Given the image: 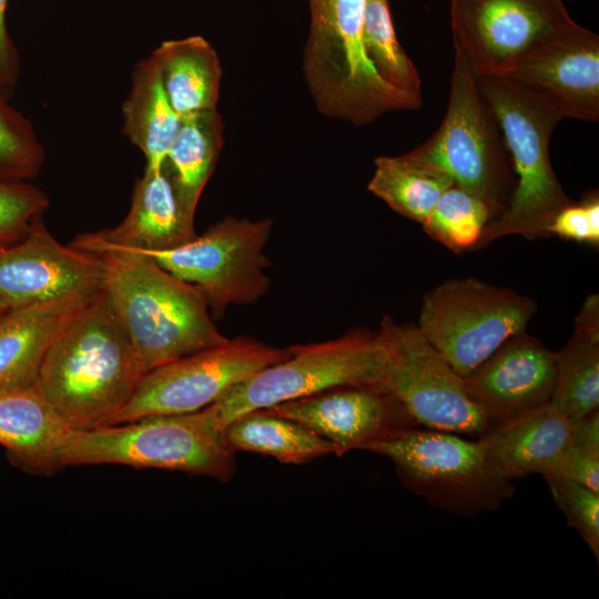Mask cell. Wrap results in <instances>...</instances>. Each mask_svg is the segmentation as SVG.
<instances>
[{"label": "cell", "mask_w": 599, "mask_h": 599, "mask_svg": "<svg viewBox=\"0 0 599 599\" xmlns=\"http://www.w3.org/2000/svg\"><path fill=\"white\" fill-rule=\"evenodd\" d=\"M556 356L522 332L464 377L467 392L494 425L550 400Z\"/></svg>", "instance_id": "obj_17"}, {"label": "cell", "mask_w": 599, "mask_h": 599, "mask_svg": "<svg viewBox=\"0 0 599 599\" xmlns=\"http://www.w3.org/2000/svg\"><path fill=\"white\" fill-rule=\"evenodd\" d=\"M12 306L2 297H0V315L10 309Z\"/></svg>", "instance_id": "obj_37"}, {"label": "cell", "mask_w": 599, "mask_h": 599, "mask_svg": "<svg viewBox=\"0 0 599 599\" xmlns=\"http://www.w3.org/2000/svg\"><path fill=\"white\" fill-rule=\"evenodd\" d=\"M69 430L35 382L0 386V445L22 467L58 470V453Z\"/></svg>", "instance_id": "obj_20"}, {"label": "cell", "mask_w": 599, "mask_h": 599, "mask_svg": "<svg viewBox=\"0 0 599 599\" xmlns=\"http://www.w3.org/2000/svg\"><path fill=\"white\" fill-rule=\"evenodd\" d=\"M288 354V348L238 336L180 357L145 373L111 425L201 410L234 385Z\"/></svg>", "instance_id": "obj_11"}, {"label": "cell", "mask_w": 599, "mask_h": 599, "mask_svg": "<svg viewBox=\"0 0 599 599\" xmlns=\"http://www.w3.org/2000/svg\"><path fill=\"white\" fill-rule=\"evenodd\" d=\"M453 185V179L445 172L407 152L376 158L367 187L396 213L423 224L441 194Z\"/></svg>", "instance_id": "obj_26"}, {"label": "cell", "mask_w": 599, "mask_h": 599, "mask_svg": "<svg viewBox=\"0 0 599 599\" xmlns=\"http://www.w3.org/2000/svg\"><path fill=\"white\" fill-rule=\"evenodd\" d=\"M287 348L285 359L234 385L206 407L222 429L246 413L329 388H384L389 348L379 331L352 329L337 338Z\"/></svg>", "instance_id": "obj_7"}, {"label": "cell", "mask_w": 599, "mask_h": 599, "mask_svg": "<svg viewBox=\"0 0 599 599\" xmlns=\"http://www.w3.org/2000/svg\"><path fill=\"white\" fill-rule=\"evenodd\" d=\"M263 409L311 429L327 440L337 456L369 450L417 426L390 392L373 386H338Z\"/></svg>", "instance_id": "obj_15"}, {"label": "cell", "mask_w": 599, "mask_h": 599, "mask_svg": "<svg viewBox=\"0 0 599 599\" xmlns=\"http://www.w3.org/2000/svg\"><path fill=\"white\" fill-rule=\"evenodd\" d=\"M368 451L389 458L408 489L454 515L496 510L515 493L512 483L495 469L477 439L415 426Z\"/></svg>", "instance_id": "obj_8"}, {"label": "cell", "mask_w": 599, "mask_h": 599, "mask_svg": "<svg viewBox=\"0 0 599 599\" xmlns=\"http://www.w3.org/2000/svg\"><path fill=\"white\" fill-rule=\"evenodd\" d=\"M235 451L205 407L187 414L156 415L93 429H70L57 469L122 465L183 471L227 481L235 471Z\"/></svg>", "instance_id": "obj_4"}, {"label": "cell", "mask_w": 599, "mask_h": 599, "mask_svg": "<svg viewBox=\"0 0 599 599\" xmlns=\"http://www.w3.org/2000/svg\"><path fill=\"white\" fill-rule=\"evenodd\" d=\"M535 302L476 278L446 281L423 300L417 327L463 377L525 332Z\"/></svg>", "instance_id": "obj_9"}, {"label": "cell", "mask_w": 599, "mask_h": 599, "mask_svg": "<svg viewBox=\"0 0 599 599\" xmlns=\"http://www.w3.org/2000/svg\"><path fill=\"white\" fill-rule=\"evenodd\" d=\"M143 370L103 290L80 306L49 346L35 383L73 430L111 425Z\"/></svg>", "instance_id": "obj_1"}, {"label": "cell", "mask_w": 599, "mask_h": 599, "mask_svg": "<svg viewBox=\"0 0 599 599\" xmlns=\"http://www.w3.org/2000/svg\"><path fill=\"white\" fill-rule=\"evenodd\" d=\"M8 0H0V92L9 97L20 78L18 50L6 24Z\"/></svg>", "instance_id": "obj_35"}, {"label": "cell", "mask_w": 599, "mask_h": 599, "mask_svg": "<svg viewBox=\"0 0 599 599\" xmlns=\"http://www.w3.org/2000/svg\"><path fill=\"white\" fill-rule=\"evenodd\" d=\"M551 495L571 526L599 559V493L562 477H544Z\"/></svg>", "instance_id": "obj_32"}, {"label": "cell", "mask_w": 599, "mask_h": 599, "mask_svg": "<svg viewBox=\"0 0 599 599\" xmlns=\"http://www.w3.org/2000/svg\"><path fill=\"white\" fill-rule=\"evenodd\" d=\"M454 50L445 116L434 134L408 153L486 203L494 219L507 207L516 185L511 156L476 74L463 51Z\"/></svg>", "instance_id": "obj_6"}, {"label": "cell", "mask_w": 599, "mask_h": 599, "mask_svg": "<svg viewBox=\"0 0 599 599\" xmlns=\"http://www.w3.org/2000/svg\"><path fill=\"white\" fill-rule=\"evenodd\" d=\"M509 150L516 185L507 207L491 219L477 247L507 235H547L554 217L571 200L554 171L549 143L564 119L551 102L509 75L477 77Z\"/></svg>", "instance_id": "obj_3"}, {"label": "cell", "mask_w": 599, "mask_h": 599, "mask_svg": "<svg viewBox=\"0 0 599 599\" xmlns=\"http://www.w3.org/2000/svg\"><path fill=\"white\" fill-rule=\"evenodd\" d=\"M122 116L123 133L143 153L145 169L160 170L182 120L166 97L153 52L142 59L132 72Z\"/></svg>", "instance_id": "obj_23"}, {"label": "cell", "mask_w": 599, "mask_h": 599, "mask_svg": "<svg viewBox=\"0 0 599 599\" xmlns=\"http://www.w3.org/2000/svg\"><path fill=\"white\" fill-rule=\"evenodd\" d=\"M571 420L549 402L495 423L477 440L506 479L552 475L571 445Z\"/></svg>", "instance_id": "obj_19"}, {"label": "cell", "mask_w": 599, "mask_h": 599, "mask_svg": "<svg viewBox=\"0 0 599 599\" xmlns=\"http://www.w3.org/2000/svg\"><path fill=\"white\" fill-rule=\"evenodd\" d=\"M570 420L572 444L599 454V410Z\"/></svg>", "instance_id": "obj_36"}, {"label": "cell", "mask_w": 599, "mask_h": 599, "mask_svg": "<svg viewBox=\"0 0 599 599\" xmlns=\"http://www.w3.org/2000/svg\"><path fill=\"white\" fill-rule=\"evenodd\" d=\"M232 450L252 451L285 464H303L334 454L333 446L292 419L257 409L230 422L223 429Z\"/></svg>", "instance_id": "obj_25"}, {"label": "cell", "mask_w": 599, "mask_h": 599, "mask_svg": "<svg viewBox=\"0 0 599 599\" xmlns=\"http://www.w3.org/2000/svg\"><path fill=\"white\" fill-rule=\"evenodd\" d=\"M102 284L99 255L61 244L41 217L20 241L0 245V297L12 307L91 297Z\"/></svg>", "instance_id": "obj_14"}, {"label": "cell", "mask_w": 599, "mask_h": 599, "mask_svg": "<svg viewBox=\"0 0 599 599\" xmlns=\"http://www.w3.org/2000/svg\"><path fill=\"white\" fill-rule=\"evenodd\" d=\"M222 146L223 120L217 110L182 119L166 153L164 166L182 205L192 215H195Z\"/></svg>", "instance_id": "obj_24"}, {"label": "cell", "mask_w": 599, "mask_h": 599, "mask_svg": "<svg viewBox=\"0 0 599 599\" xmlns=\"http://www.w3.org/2000/svg\"><path fill=\"white\" fill-rule=\"evenodd\" d=\"M166 97L179 118L217 110L222 68L201 35L163 41L154 51Z\"/></svg>", "instance_id": "obj_22"}, {"label": "cell", "mask_w": 599, "mask_h": 599, "mask_svg": "<svg viewBox=\"0 0 599 599\" xmlns=\"http://www.w3.org/2000/svg\"><path fill=\"white\" fill-rule=\"evenodd\" d=\"M598 245L599 243V199L588 194L580 203H570L551 221L547 235Z\"/></svg>", "instance_id": "obj_33"}, {"label": "cell", "mask_w": 599, "mask_h": 599, "mask_svg": "<svg viewBox=\"0 0 599 599\" xmlns=\"http://www.w3.org/2000/svg\"><path fill=\"white\" fill-rule=\"evenodd\" d=\"M100 257L110 304L128 335L143 374L224 343L206 297L150 256L108 250Z\"/></svg>", "instance_id": "obj_2"}, {"label": "cell", "mask_w": 599, "mask_h": 599, "mask_svg": "<svg viewBox=\"0 0 599 599\" xmlns=\"http://www.w3.org/2000/svg\"><path fill=\"white\" fill-rule=\"evenodd\" d=\"M389 359L384 388L417 426L479 438L493 423L469 396L465 379L423 335L417 325L380 323Z\"/></svg>", "instance_id": "obj_12"}, {"label": "cell", "mask_w": 599, "mask_h": 599, "mask_svg": "<svg viewBox=\"0 0 599 599\" xmlns=\"http://www.w3.org/2000/svg\"><path fill=\"white\" fill-rule=\"evenodd\" d=\"M507 75L556 105L564 119L599 121V37L577 22L525 55Z\"/></svg>", "instance_id": "obj_16"}, {"label": "cell", "mask_w": 599, "mask_h": 599, "mask_svg": "<svg viewBox=\"0 0 599 599\" xmlns=\"http://www.w3.org/2000/svg\"><path fill=\"white\" fill-rule=\"evenodd\" d=\"M491 219L486 203L453 185L441 194L422 225L430 237L460 252L477 246Z\"/></svg>", "instance_id": "obj_29"}, {"label": "cell", "mask_w": 599, "mask_h": 599, "mask_svg": "<svg viewBox=\"0 0 599 599\" xmlns=\"http://www.w3.org/2000/svg\"><path fill=\"white\" fill-rule=\"evenodd\" d=\"M197 236L194 215L182 205L164 164L144 169L128 214L116 226L78 235L70 244L98 253L108 250L164 251Z\"/></svg>", "instance_id": "obj_18"}, {"label": "cell", "mask_w": 599, "mask_h": 599, "mask_svg": "<svg viewBox=\"0 0 599 599\" xmlns=\"http://www.w3.org/2000/svg\"><path fill=\"white\" fill-rule=\"evenodd\" d=\"M550 476L569 479L599 493V454L578 447L571 441L558 468Z\"/></svg>", "instance_id": "obj_34"}, {"label": "cell", "mask_w": 599, "mask_h": 599, "mask_svg": "<svg viewBox=\"0 0 599 599\" xmlns=\"http://www.w3.org/2000/svg\"><path fill=\"white\" fill-rule=\"evenodd\" d=\"M453 44L476 77L507 75L576 21L562 0H450Z\"/></svg>", "instance_id": "obj_13"}, {"label": "cell", "mask_w": 599, "mask_h": 599, "mask_svg": "<svg viewBox=\"0 0 599 599\" xmlns=\"http://www.w3.org/2000/svg\"><path fill=\"white\" fill-rule=\"evenodd\" d=\"M363 44L368 61L380 79L420 108V77L397 40L388 0H366Z\"/></svg>", "instance_id": "obj_28"}, {"label": "cell", "mask_w": 599, "mask_h": 599, "mask_svg": "<svg viewBox=\"0 0 599 599\" xmlns=\"http://www.w3.org/2000/svg\"><path fill=\"white\" fill-rule=\"evenodd\" d=\"M91 297L33 303L1 314L0 386L34 383L49 346Z\"/></svg>", "instance_id": "obj_21"}, {"label": "cell", "mask_w": 599, "mask_h": 599, "mask_svg": "<svg viewBox=\"0 0 599 599\" xmlns=\"http://www.w3.org/2000/svg\"><path fill=\"white\" fill-rule=\"evenodd\" d=\"M309 29L303 71L317 110L354 125L385 113L417 110L408 97L384 82L363 44L366 0H307Z\"/></svg>", "instance_id": "obj_5"}, {"label": "cell", "mask_w": 599, "mask_h": 599, "mask_svg": "<svg viewBox=\"0 0 599 599\" xmlns=\"http://www.w3.org/2000/svg\"><path fill=\"white\" fill-rule=\"evenodd\" d=\"M272 227L271 219L226 216L179 247L135 252L199 287L219 318L227 306L254 304L268 291L265 270L270 262L264 247Z\"/></svg>", "instance_id": "obj_10"}, {"label": "cell", "mask_w": 599, "mask_h": 599, "mask_svg": "<svg viewBox=\"0 0 599 599\" xmlns=\"http://www.w3.org/2000/svg\"><path fill=\"white\" fill-rule=\"evenodd\" d=\"M43 161L44 150L31 121L0 92V180L29 181Z\"/></svg>", "instance_id": "obj_30"}, {"label": "cell", "mask_w": 599, "mask_h": 599, "mask_svg": "<svg viewBox=\"0 0 599 599\" xmlns=\"http://www.w3.org/2000/svg\"><path fill=\"white\" fill-rule=\"evenodd\" d=\"M49 204L48 196L37 185L0 180V245L24 237Z\"/></svg>", "instance_id": "obj_31"}, {"label": "cell", "mask_w": 599, "mask_h": 599, "mask_svg": "<svg viewBox=\"0 0 599 599\" xmlns=\"http://www.w3.org/2000/svg\"><path fill=\"white\" fill-rule=\"evenodd\" d=\"M556 376L549 403L569 419L599 410V332L575 328L556 353Z\"/></svg>", "instance_id": "obj_27"}]
</instances>
